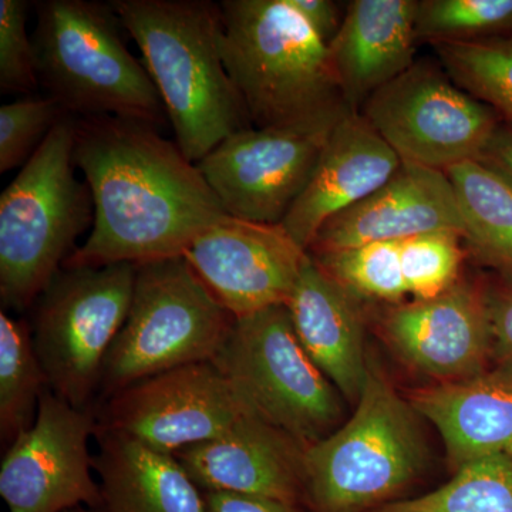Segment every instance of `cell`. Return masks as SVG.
<instances>
[{
  "instance_id": "6da1fadb",
  "label": "cell",
  "mask_w": 512,
  "mask_h": 512,
  "mask_svg": "<svg viewBox=\"0 0 512 512\" xmlns=\"http://www.w3.org/2000/svg\"><path fill=\"white\" fill-rule=\"evenodd\" d=\"M73 161L92 192L94 221L67 268L177 258L229 217L197 164L150 124L77 120Z\"/></svg>"
},
{
  "instance_id": "7a4b0ae2",
  "label": "cell",
  "mask_w": 512,
  "mask_h": 512,
  "mask_svg": "<svg viewBox=\"0 0 512 512\" xmlns=\"http://www.w3.org/2000/svg\"><path fill=\"white\" fill-rule=\"evenodd\" d=\"M110 5L140 49L174 143L191 163L251 128L222 62L220 5L208 0H113Z\"/></svg>"
},
{
  "instance_id": "3957f363",
  "label": "cell",
  "mask_w": 512,
  "mask_h": 512,
  "mask_svg": "<svg viewBox=\"0 0 512 512\" xmlns=\"http://www.w3.org/2000/svg\"><path fill=\"white\" fill-rule=\"evenodd\" d=\"M220 49L255 128L336 124L352 113L328 46L286 0H224Z\"/></svg>"
},
{
  "instance_id": "277c9868",
  "label": "cell",
  "mask_w": 512,
  "mask_h": 512,
  "mask_svg": "<svg viewBox=\"0 0 512 512\" xmlns=\"http://www.w3.org/2000/svg\"><path fill=\"white\" fill-rule=\"evenodd\" d=\"M420 417L369 359L355 413L306 450L305 511L376 512L404 500L426 468Z\"/></svg>"
},
{
  "instance_id": "5b68a950",
  "label": "cell",
  "mask_w": 512,
  "mask_h": 512,
  "mask_svg": "<svg viewBox=\"0 0 512 512\" xmlns=\"http://www.w3.org/2000/svg\"><path fill=\"white\" fill-rule=\"evenodd\" d=\"M36 10L37 77L64 113L156 128L167 123L160 94L143 62L128 50L127 30L110 2L46 0Z\"/></svg>"
},
{
  "instance_id": "8992f818",
  "label": "cell",
  "mask_w": 512,
  "mask_h": 512,
  "mask_svg": "<svg viewBox=\"0 0 512 512\" xmlns=\"http://www.w3.org/2000/svg\"><path fill=\"white\" fill-rule=\"evenodd\" d=\"M77 119L64 116L0 195V301L26 312L93 225L89 185L74 174Z\"/></svg>"
},
{
  "instance_id": "52a82bcc",
  "label": "cell",
  "mask_w": 512,
  "mask_h": 512,
  "mask_svg": "<svg viewBox=\"0 0 512 512\" xmlns=\"http://www.w3.org/2000/svg\"><path fill=\"white\" fill-rule=\"evenodd\" d=\"M234 322L184 256L138 265L126 323L104 365L100 402L175 367L214 362Z\"/></svg>"
},
{
  "instance_id": "ba28073f",
  "label": "cell",
  "mask_w": 512,
  "mask_h": 512,
  "mask_svg": "<svg viewBox=\"0 0 512 512\" xmlns=\"http://www.w3.org/2000/svg\"><path fill=\"white\" fill-rule=\"evenodd\" d=\"M212 363L256 416L306 450L343 424L342 394L303 349L285 305L235 319Z\"/></svg>"
},
{
  "instance_id": "9c48e42d",
  "label": "cell",
  "mask_w": 512,
  "mask_h": 512,
  "mask_svg": "<svg viewBox=\"0 0 512 512\" xmlns=\"http://www.w3.org/2000/svg\"><path fill=\"white\" fill-rule=\"evenodd\" d=\"M138 265L63 266L33 303V340L49 387L92 409L111 346L130 311Z\"/></svg>"
},
{
  "instance_id": "30bf717a",
  "label": "cell",
  "mask_w": 512,
  "mask_h": 512,
  "mask_svg": "<svg viewBox=\"0 0 512 512\" xmlns=\"http://www.w3.org/2000/svg\"><path fill=\"white\" fill-rule=\"evenodd\" d=\"M403 163L446 171L478 160L500 116L441 64L416 62L359 111Z\"/></svg>"
},
{
  "instance_id": "8fae6325",
  "label": "cell",
  "mask_w": 512,
  "mask_h": 512,
  "mask_svg": "<svg viewBox=\"0 0 512 512\" xmlns=\"http://www.w3.org/2000/svg\"><path fill=\"white\" fill-rule=\"evenodd\" d=\"M94 413L97 430L167 454L217 439L255 414L212 362L175 367L130 384L97 404Z\"/></svg>"
},
{
  "instance_id": "7c38bea8",
  "label": "cell",
  "mask_w": 512,
  "mask_h": 512,
  "mask_svg": "<svg viewBox=\"0 0 512 512\" xmlns=\"http://www.w3.org/2000/svg\"><path fill=\"white\" fill-rule=\"evenodd\" d=\"M336 124L245 128L225 138L197 167L229 217L282 224L308 187Z\"/></svg>"
},
{
  "instance_id": "4fadbf2b",
  "label": "cell",
  "mask_w": 512,
  "mask_h": 512,
  "mask_svg": "<svg viewBox=\"0 0 512 512\" xmlns=\"http://www.w3.org/2000/svg\"><path fill=\"white\" fill-rule=\"evenodd\" d=\"M96 427L94 407L76 409L47 389L35 423L3 450L0 495L9 512L100 510L89 450Z\"/></svg>"
},
{
  "instance_id": "5bb4252c",
  "label": "cell",
  "mask_w": 512,
  "mask_h": 512,
  "mask_svg": "<svg viewBox=\"0 0 512 512\" xmlns=\"http://www.w3.org/2000/svg\"><path fill=\"white\" fill-rule=\"evenodd\" d=\"M183 256L235 319L286 306L309 258L284 225L232 217L198 235Z\"/></svg>"
},
{
  "instance_id": "9a60e30c",
  "label": "cell",
  "mask_w": 512,
  "mask_h": 512,
  "mask_svg": "<svg viewBox=\"0 0 512 512\" xmlns=\"http://www.w3.org/2000/svg\"><path fill=\"white\" fill-rule=\"evenodd\" d=\"M394 355L436 384L490 372L491 325L485 285L458 281L429 299L393 305L382 319Z\"/></svg>"
},
{
  "instance_id": "2e32d148",
  "label": "cell",
  "mask_w": 512,
  "mask_h": 512,
  "mask_svg": "<svg viewBox=\"0 0 512 512\" xmlns=\"http://www.w3.org/2000/svg\"><path fill=\"white\" fill-rule=\"evenodd\" d=\"M306 448L256 414L174 456L202 491L271 498L305 510Z\"/></svg>"
},
{
  "instance_id": "e0dca14e",
  "label": "cell",
  "mask_w": 512,
  "mask_h": 512,
  "mask_svg": "<svg viewBox=\"0 0 512 512\" xmlns=\"http://www.w3.org/2000/svg\"><path fill=\"white\" fill-rule=\"evenodd\" d=\"M453 231L464 239V221L444 171L403 163L365 200L330 218L308 254L338 251L372 242L404 241L417 235Z\"/></svg>"
},
{
  "instance_id": "ac0fdd59",
  "label": "cell",
  "mask_w": 512,
  "mask_h": 512,
  "mask_svg": "<svg viewBox=\"0 0 512 512\" xmlns=\"http://www.w3.org/2000/svg\"><path fill=\"white\" fill-rule=\"evenodd\" d=\"M400 165V157L362 114H346L330 133L308 187L282 225L308 252L330 218L379 190Z\"/></svg>"
},
{
  "instance_id": "d6986e66",
  "label": "cell",
  "mask_w": 512,
  "mask_h": 512,
  "mask_svg": "<svg viewBox=\"0 0 512 512\" xmlns=\"http://www.w3.org/2000/svg\"><path fill=\"white\" fill-rule=\"evenodd\" d=\"M419 0H353L328 46L330 63L350 111L416 63Z\"/></svg>"
},
{
  "instance_id": "ffe728a7",
  "label": "cell",
  "mask_w": 512,
  "mask_h": 512,
  "mask_svg": "<svg viewBox=\"0 0 512 512\" xmlns=\"http://www.w3.org/2000/svg\"><path fill=\"white\" fill-rule=\"evenodd\" d=\"M357 302L309 255L286 303L303 349L343 399L355 406L369 369L365 325Z\"/></svg>"
},
{
  "instance_id": "44dd1931",
  "label": "cell",
  "mask_w": 512,
  "mask_h": 512,
  "mask_svg": "<svg viewBox=\"0 0 512 512\" xmlns=\"http://www.w3.org/2000/svg\"><path fill=\"white\" fill-rule=\"evenodd\" d=\"M409 400L443 437L454 473L483 457L512 454V379L487 372L414 390Z\"/></svg>"
},
{
  "instance_id": "7402d4cb",
  "label": "cell",
  "mask_w": 512,
  "mask_h": 512,
  "mask_svg": "<svg viewBox=\"0 0 512 512\" xmlns=\"http://www.w3.org/2000/svg\"><path fill=\"white\" fill-rule=\"evenodd\" d=\"M101 512H210L204 491L174 454L97 430Z\"/></svg>"
},
{
  "instance_id": "603a6c76",
  "label": "cell",
  "mask_w": 512,
  "mask_h": 512,
  "mask_svg": "<svg viewBox=\"0 0 512 512\" xmlns=\"http://www.w3.org/2000/svg\"><path fill=\"white\" fill-rule=\"evenodd\" d=\"M464 221V242L481 265L512 279V185L473 160L446 171Z\"/></svg>"
},
{
  "instance_id": "cb8c5ba5",
  "label": "cell",
  "mask_w": 512,
  "mask_h": 512,
  "mask_svg": "<svg viewBox=\"0 0 512 512\" xmlns=\"http://www.w3.org/2000/svg\"><path fill=\"white\" fill-rule=\"evenodd\" d=\"M49 380L37 356L32 325L0 312V440L6 450L35 423Z\"/></svg>"
},
{
  "instance_id": "d4e9b609",
  "label": "cell",
  "mask_w": 512,
  "mask_h": 512,
  "mask_svg": "<svg viewBox=\"0 0 512 512\" xmlns=\"http://www.w3.org/2000/svg\"><path fill=\"white\" fill-rule=\"evenodd\" d=\"M376 512H512V454L471 461L437 490Z\"/></svg>"
},
{
  "instance_id": "484cf974",
  "label": "cell",
  "mask_w": 512,
  "mask_h": 512,
  "mask_svg": "<svg viewBox=\"0 0 512 512\" xmlns=\"http://www.w3.org/2000/svg\"><path fill=\"white\" fill-rule=\"evenodd\" d=\"M448 76L512 124V37L434 45Z\"/></svg>"
},
{
  "instance_id": "4316f807",
  "label": "cell",
  "mask_w": 512,
  "mask_h": 512,
  "mask_svg": "<svg viewBox=\"0 0 512 512\" xmlns=\"http://www.w3.org/2000/svg\"><path fill=\"white\" fill-rule=\"evenodd\" d=\"M309 255L357 301L369 299L397 305L409 295L400 259V241L372 242Z\"/></svg>"
},
{
  "instance_id": "83f0119b",
  "label": "cell",
  "mask_w": 512,
  "mask_h": 512,
  "mask_svg": "<svg viewBox=\"0 0 512 512\" xmlns=\"http://www.w3.org/2000/svg\"><path fill=\"white\" fill-rule=\"evenodd\" d=\"M416 35L431 46L512 37V0H419Z\"/></svg>"
},
{
  "instance_id": "f1b7e54d",
  "label": "cell",
  "mask_w": 512,
  "mask_h": 512,
  "mask_svg": "<svg viewBox=\"0 0 512 512\" xmlns=\"http://www.w3.org/2000/svg\"><path fill=\"white\" fill-rule=\"evenodd\" d=\"M463 237L453 231H437L400 241V259L407 293L429 299L460 281L464 259Z\"/></svg>"
},
{
  "instance_id": "f546056e",
  "label": "cell",
  "mask_w": 512,
  "mask_h": 512,
  "mask_svg": "<svg viewBox=\"0 0 512 512\" xmlns=\"http://www.w3.org/2000/svg\"><path fill=\"white\" fill-rule=\"evenodd\" d=\"M67 116L50 96L20 97L0 107V173L28 163L53 127Z\"/></svg>"
},
{
  "instance_id": "4dcf8cb0",
  "label": "cell",
  "mask_w": 512,
  "mask_h": 512,
  "mask_svg": "<svg viewBox=\"0 0 512 512\" xmlns=\"http://www.w3.org/2000/svg\"><path fill=\"white\" fill-rule=\"evenodd\" d=\"M29 3L0 0V89L28 96L39 86L36 53L26 30Z\"/></svg>"
},
{
  "instance_id": "1f68e13d",
  "label": "cell",
  "mask_w": 512,
  "mask_h": 512,
  "mask_svg": "<svg viewBox=\"0 0 512 512\" xmlns=\"http://www.w3.org/2000/svg\"><path fill=\"white\" fill-rule=\"evenodd\" d=\"M491 325L490 372L512 379V279L485 285Z\"/></svg>"
},
{
  "instance_id": "d6a6232c",
  "label": "cell",
  "mask_w": 512,
  "mask_h": 512,
  "mask_svg": "<svg viewBox=\"0 0 512 512\" xmlns=\"http://www.w3.org/2000/svg\"><path fill=\"white\" fill-rule=\"evenodd\" d=\"M286 3L315 30L326 46L338 35L345 16L340 13L338 3L332 0H286Z\"/></svg>"
},
{
  "instance_id": "836d02e7",
  "label": "cell",
  "mask_w": 512,
  "mask_h": 512,
  "mask_svg": "<svg viewBox=\"0 0 512 512\" xmlns=\"http://www.w3.org/2000/svg\"><path fill=\"white\" fill-rule=\"evenodd\" d=\"M204 495L210 512H306L296 505L254 495L222 491H204Z\"/></svg>"
},
{
  "instance_id": "e575fe53",
  "label": "cell",
  "mask_w": 512,
  "mask_h": 512,
  "mask_svg": "<svg viewBox=\"0 0 512 512\" xmlns=\"http://www.w3.org/2000/svg\"><path fill=\"white\" fill-rule=\"evenodd\" d=\"M512 185V124L501 120L478 158Z\"/></svg>"
},
{
  "instance_id": "d590c367",
  "label": "cell",
  "mask_w": 512,
  "mask_h": 512,
  "mask_svg": "<svg viewBox=\"0 0 512 512\" xmlns=\"http://www.w3.org/2000/svg\"><path fill=\"white\" fill-rule=\"evenodd\" d=\"M66 512H101L100 510H96V508H89V507H77L73 508V510H69Z\"/></svg>"
}]
</instances>
